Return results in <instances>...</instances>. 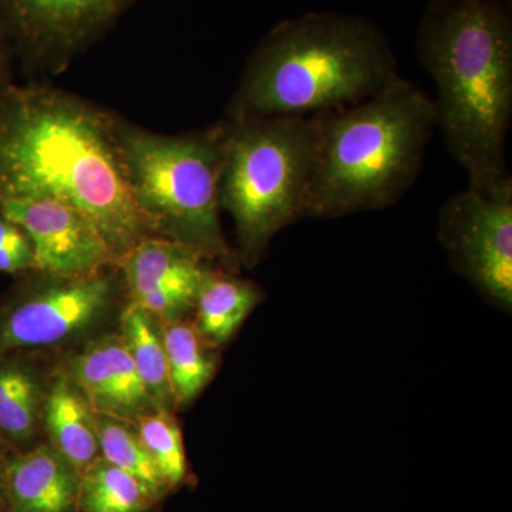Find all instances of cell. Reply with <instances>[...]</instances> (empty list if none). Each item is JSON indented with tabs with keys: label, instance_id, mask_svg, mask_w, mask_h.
I'll return each instance as SVG.
<instances>
[{
	"label": "cell",
	"instance_id": "6da1fadb",
	"mask_svg": "<svg viewBox=\"0 0 512 512\" xmlns=\"http://www.w3.org/2000/svg\"><path fill=\"white\" fill-rule=\"evenodd\" d=\"M113 117L73 94L10 84L0 97V200L52 198L76 208L119 264L154 234L128 187Z\"/></svg>",
	"mask_w": 512,
	"mask_h": 512
},
{
	"label": "cell",
	"instance_id": "7a4b0ae2",
	"mask_svg": "<svg viewBox=\"0 0 512 512\" xmlns=\"http://www.w3.org/2000/svg\"><path fill=\"white\" fill-rule=\"evenodd\" d=\"M416 53L436 84V127L468 187L491 192L510 183L511 0H430Z\"/></svg>",
	"mask_w": 512,
	"mask_h": 512
},
{
	"label": "cell",
	"instance_id": "3957f363",
	"mask_svg": "<svg viewBox=\"0 0 512 512\" xmlns=\"http://www.w3.org/2000/svg\"><path fill=\"white\" fill-rule=\"evenodd\" d=\"M397 67L389 39L372 20L303 13L279 22L255 47L227 116L312 117L348 109L396 82Z\"/></svg>",
	"mask_w": 512,
	"mask_h": 512
},
{
	"label": "cell",
	"instance_id": "277c9868",
	"mask_svg": "<svg viewBox=\"0 0 512 512\" xmlns=\"http://www.w3.org/2000/svg\"><path fill=\"white\" fill-rule=\"evenodd\" d=\"M434 128L433 100L402 76L372 99L320 114L306 217L392 207L416 183Z\"/></svg>",
	"mask_w": 512,
	"mask_h": 512
},
{
	"label": "cell",
	"instance_id": "5b68a950",
	"mask_svg": "<svg viewBox=\"0 0 512 512\" xmlns=\"http://www.w3.org/2000/svg\"><path fill=\"white\" fill-rule=\"evenodd\" d=\"M114 138L128 187L154 237L180 242L211 264L237 271L221 225L222 123L167 136L114 114Z\"/></svg>",
	"mask_w": 512,
	"mask_h": 512
},
{
	"label": "cell",
	"instance_id": "8992f818",
	"mask_svg": "<svg viewBox=\"0 0 512 512\" xmlns=\"http://www.w3.org/2000/svg\"><path fill=\"white\" fill-rule=\"evenodd\" d=\"M220 205L234 220L238 258L255 266L279 231L306 218L319 116L222 121Z\"/></svg>",
	"mask_w": 512,
	"mask_h": 512
},
{
	"label": "cell",
	"instance_id": "52a82bcc",
	"mask_svg": "<svg viewBox=\"0 0 512 512\" xmlns=\"http://www.w3.org/2000/svg\"><path fill=\"white\" fill-rule=\"evenodd\" d=\"M123 289L119 268L89 276H18L0 301V352L62 345L106 319Z\"/></svg>",
	"mask_w": 512,
	"mask_h": 512
},
{
	"label": "cell",
	"instance_id": "ba28073f",
	"mask_svg": "<svg viewBox=\"0 0 512 512\" xmlns=\"http://www.w3.org/2000/svg\"><path fill=\"white\" fill-rule=\"evenodd\" d=\"M439 238L451 266L488 299L512 305V181L491 192L468 187L448 198Z\"/></svg>",
	"mask_w": 512,
	"mask_h": 512
},
{
	"label": "cell",
	"instance_id": "9c48e42d",
	"mask_svg": "<svg viewBox=\"0 0 512 512\" xmlns=\"http://www.w3.org/2000/svg\"><path fill=\"white\" fill-rule=\"evenodd\" d=\"M137 0H0V28L28 62L60 72Z\"/></svg>",
	"mask_w": 512,
	"mask_h": 512
},
{
	"label": "cell",
	"instance_id": "30bf717a",
	"mask_svg": "<svg viewBox=\"0 0 512 512\" xmlns=\"http://www.w3.org/2000/svg\"><path fill=\"white\" fill-rule=\"evenodd\" d=\"M0 212L32 245L33 271L52 276H89L117 266L99 229L70 205L52 198H6Z\"/></svg>",
	"mask_w": 512,
	"mask_h": 512
},
{
	"label": "cell",
	"instance_id": "8fae6325",
	"mask_svg": "<svg viewBox=\"0 0 512 512\" xmlns=\"http://www.w3.org/2000/svg\"><path fill=\"white\" fill-rule=\"evenodd\" d=\"M94 412L137 420L157 404L148 394L120 335H106L84 346L66 363Z\"/></svg>",
	"mask_w": 512,
	"mask_h": 512
},
{
	"label": "cell",
	"instance_id": "7c38bea8",
	"mask_svg": "<svg viewBox=\"0 0 512 512\" xmlns=\"http://www.w3.org/2000/svg\"><path fill=\"white\" fill-rule=\"evenodd\" d=\"M80 480L82 474L46 440L13 453L8 467L10 512H77Z\"/></svg>",
	"mask_w": 512,
	"mask_h": 512
},
{
	"label": "cell",
	"instance_id": "4fadbf2b",
	"mask_svg": "<svg viewBox=\"0 0 512 512\" xmlns=\"http://www.w3.org/2000/svg\"><path fill=\"white\" fill-rule=\"evenodd\" d=\"M47 382L49 377L33 352H0V439L13 453L45 441L42 416Z\"/></svg>",
	"mask_w": 512,
	"mask_h": 512
},
{
	"label": "cell",
	"instance_id": "5bb4252c",
	"mask_svg": "<svg viewBox=\"0 0 512 512\" xmlns=\"http://www.w3.org/2000/svg\"><path fill=\"white\" fill-rule=\"evenodd\" d=\"M42 423L47 443L52 444L80 474L99 460L92 404L66 367L49 376Z\"/></svg>",
	"mask_w": 512,
	"mask_h": 512
},
{
	"label": "cell",
	"instance_id": "9a60e30c",
	"mask_svg": "<svg viewBox=\"0 0 512 512\" xmlns=\"http://www.w3.org/2000/svg\"><path fill=\"white\" fill-rule=\"evenodd\" d=\"M211 262L194 249L163 237H150L131 248L117 268L128 301L171 288H200Z\"/></svg>",
	"mask_w": 512,
	"mask_h": 512
},
{
	"label": "cell",
	"instance_id": "2e32d148",
	"mask_svg": "<svg viewBox=\"0 0 512 512\" xmlns=\"http://www.w3.org/2000/svg\"><path fill=\"white\" fill-rule=\"evenodd\" d=\"M264 299L254 282L211 265L195 296V326L214 348L227 345Z\"/></svg>",
	"mask_w": 512,
	"mask_h": 512
},
{
	"label": "cell",
	"instance_id": "e0dca14e",
	"mask_svg": "<svg viewBox=\"0 0 512 512\" xmlns=\"http://www.w3.org/2000/svg\"><path fill=\"white\" fill-rule=\"evenodd\" d=\"M161 335L174 407L188 406L214 379L220 365L217 348L207 342L195 323L181 318L161 323Z\"/></svg>",
	"mask_w": 512,
	"mask_h": 512
},
{
	"label": "cell",
	"instance_id": "ac0fdd59",
	"mask_svg": "<svg viewBox=\"0 0 512 512\" xmlns=\"http://www.w3.org/2000/svg\"><path fill=\"white\" fill-rule=\"evenodd\" d=\"M151 399L161 409L174 410L161 326L150 313L128 302L120 315V333Z\"/></svg>",
	"mask_w": 512,
	"mask_h": 512
},
{
	"label": "cell",
	"instance_id": "d6986e66",
	"mask_svg": "<svg viewBox=\"0 0 512 512\" xmlns=\"http://www.w3.org/2000/svg\"><path fill=\"white\" fill-rule=\"evenodd\" d=\"M163 501L143 481L100 457L82 474L77 512H154Z\"/></svg>",
	"mask_w": 512,
	"mask_h": 512
},
{
	"label": "cell",
	"instance_id": "ffe728a7",
	"mask_svg": "<svg viewBox=\"0 0 512 512\" xmlns=\"http://www.w3.org/2000/svg\"><path fill=\"white\" fill-rule=\"evenodd\" d=\"M134 426L151 460L156 464L168 494L190 484L192 477L183 433L173 410L157 407L134 420Z\"/></svg>",
	"mask_w": 512,
	"mask_h": 512
},
{
	"label": "cell",
	"instance_id": "44dd1931",
	"mask_svg": "<svg viewBox=\"0 0 512 512\" xmlns=\"http://www.w3.org/2000/svg\"><path fill=\"white\" fill-rule=\"evenodd\" d=\"M100 457L147 484L161 498L168 490L156 464L138 436L134 421L94 412Z\"/></svg>",
	"mask_w": 512,
	"mask_h": 512
},
{
	"label": "cell",
	"instance_id": "7402d4cb",
	"mask_svg": "<svg viewBox=\"0 0 512 512\" xmlns=\"http://www.w3.org/2000/svg\"><path fill=\"white\" fill-rule=\"evenodd\" d=\"M33 271L32 247L0 248V274L22 275Z\"/></svg>",
	"mask_w": 512,
	"mask_h": 512
},
{
	"label": "cell",
	"instance_id": "603a6c76",
	"mask_svg": "<svg viewBox=\"0 0 512 512\" xmlns=\"http://www.w3.org/2000/svg\"><path fill=\"white\" fill-rule=\"evenodd\" d=\"M13 451L0 439V512H10L8 498V467Z\"/></svg>",
	"mask_w": 512,
	"mask_h": 512
},
{
	"label": "cell",
	"instance_id": "cb8c5ba5",
	"mask_svg": "<svg viewBox=\"0 0 512 512\" xmlns=\"http://www.w3.org/2000/svg\"><path fill=\"white\" fill-rule=\"evenodd\" d=\"M10 45L0 28V97L9 89L10 84Z\"/></svg>",
	"mask_w": 512,
	"mask_h": 512
}]
</instances>
